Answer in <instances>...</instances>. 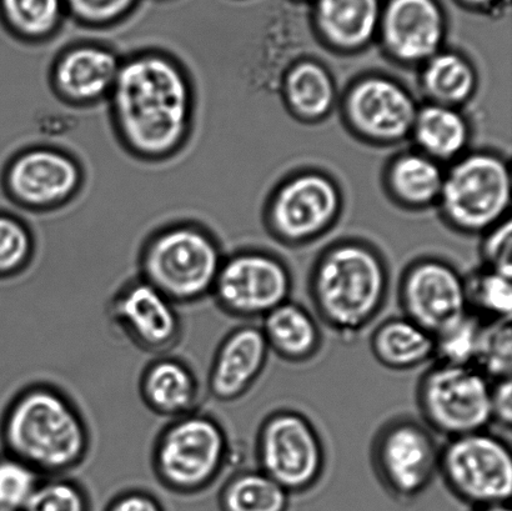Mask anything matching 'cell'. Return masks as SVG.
Segmentation results:
<instances>
[{
  "mask_svg": "<svg viewBox=\"0 0 512 511\" xmlns=\"http://www.w3.org/2000/svg\"><path fill=\"white\" fill-rule=\"evenodd\" d=\"M107 103L114 133L135 159H170L192 137V79L177 58L162 50L143 49L123 57Z\"/></svg>",
  "mask_w": 512,
  "mask_h": 511,
  "instance_id": "6da1fadb",
  "label": "cell"
},
{
  "mask_svg": "<svg viewBox=\"0 0 512 511\" xmlns=\"http://www.w3.org/2000/svg\"><path fill=\"white\" fill-rule=\"evenodd\" d=\"M92 438L77 404L52 384L19 390L0 414V447L40 477H60L87 459Z\"/></svg>",
  "mask_w": 512,
  "mask_h": 511,
  "instance_id": "7a4b0ae2",
  "label": "cell"
},
{
  "mask_svg": "<svg viewBox=\"0 0 512 511\" xmlns=\"http://www.w3.org/2000/svg\"><path fill=\"white\" fill-rule=\"evenodd\" d=\"M389 287L383 255L358 240H345L325 249L309 278L316 315L343 339H354L378 318L388 300Z\"/></svg>",
  "mask_w": 512,
  "mask_h": 511,
  "instance_id": "3957f363",
  "label": "cell"
},
{
  "mask_svg": "<svg viewBox=\"0 0 512 511\" xmlns=\"http://www.w3.org/2000/svg\"><path fill=\"white\" fill-rule=\"evenodd\" d=\"M224 258L218 239L202 225L170 224L144 243L139 277L178 307L195 304L212 295Z\"/></svg>",
  "mask_w": 512,
  "mask_h": 511,
  "instance_id": "277c9868",
  "label": "cell"
},
{
  "mask_svg": "<svg viewBox=\"0 0 512 511\" xmlns=\"http://www.w3.org/2000/svg\"><path fill=\"white\" fill-rule=\"evenodd\" d=\"M230 460L223 425L212 415L195 412L170 420L155 439V478L170 493L195 495L213 487Z\"/></svg>",
  "mask_w": 512,
  "mask_h": 511,
  "instance_id": "5b68a950",
  "label": "cell"
},
{
  "mask_svg": "<svg viewBox=\"0 0 512 511\" xmlns=\"http://www.w3.org/2000/svg\"><path fill=\"white\" fill-rule=\"evenodd\" d=\"M511 174L499 154L475 152L456 159L445 170L438 207L451 227L485 234L508 219Z\"/></svg>",
  "mask_w": 512,
  "mask_h": 511,
  "instance_id": "8992f818",
  "label": "cell"
},
{
  "mask_svg": "<svg viewBox=\"0 0 512 511\" xmlns=\"http://www.w3.org/2000/svg\"><path fill=\"white\" fill-rule=\"evenodd\" d=\"M493 382L473 365L435 362L420 379L418 404L431 432L451 439L491 425Z\"/></svg>",
  "mask_w": 512,
  "mask_h": 511,
  "instance_id": "52a82bcc",
  "label": "cell"
},
{
  "mask_svg": "<svg viewBox=\"0 0 512 511\" xmlns=\"http://www.w3.org/2000/svg\"><path fill=\"white\" fill-rule=\"evenodd\" d=\"M439 474L450 492L470 507L509 504L510 444L488 430L448 439L440 448Z\"/></svg>",
  "mask_w": 512,
  "mask_h": 511,
  "instance_id": "ba28073f",
  "label": "cell"
},
{
  "mask_svg": "<svg viewBox=\"0 0 512 511\" xmlns=\"http://www.w3.org/2000/svg\"><path fill=\"white\" fill-rule=\"evenodd\" d=\"M259 470L291 494L313 489L325 472V448L304 414L280 409L263 420L256 435Z\"/></svg>",
  "mask_w": 512,
  "mask_h": 511,
  "instance_id": "9c48e42d",
  "label": "cell"
},
{
  "mask_svg": "<svg viewBox=\"0 0 512 511\" xmlns=\"http://www.w3.org/2000/svg\"><path fill=\"white\" fill-rule=\"evenodd\" d=\"M293 277L273 254L242 250L225 257L210 297L223 313L238 319H263L290 300Z\"/></svg>",
  "mask_w": 512,
  "mask_h": 511,
  "instance_id": "30bf717a",
  "label": "cell"
},
{
  "mask_svg": "<svg viewBox=\"0 0 512 511\" xmlns=\"http://www.w3.org/2000/svg\"><path fill=\"white\" fill-rule=\"evenodd\" d=\"M440 448L425 424L399 418L380 429L371 458L384 488L408 502L423 494L439 473Z\"/></svg>",
  "mask_w": 512,
  "mask_h": 511,
  "instance_id": "8fae6325",
  "label": "cell"
},
{
  "mask_svg": "<svg viewBox=\"0 0 512 511\" xmlns=\"http://www.w3.org/2000/svg\"><path fill=\"white\" fill-rule=\"evenodd\" d=\"M82 165L65 150L37 145L20 150L3 172V188L19 208L33 213L62 209L82 192Z\"/></svg>",
  "mask_w": 512,
  "mask_h": 511,
  "instance_id": "7c38bea8",
  "label": "cell"
},
{
  "mask_svg": "<svg viewBox=\"0 0 512 511\" xmlns=\"http://www.w3.org/2000/svg\"><path fill=\"white\" fill-rule=\"evenodd\" d=\"M341 209L343 197L338 184L318 170H304L275 189L266 218L281 242L300 245L333 227Z\"/></svg>",
  "mask_w": 512,
  "mask_h": 511,
  "instance_id": "4fadbf2b",
  "label": "cell"
},
{
  "mask_svg": "<svg viewBox=\"0 0 512 511\" xmlns=\"http://www.w3.org/2000/svg\"><path fill=\"white\" fill-rule=\"evenodd\" d=\"M418 104L408 89L393 78L365 75L346 89L343 114L359 138L378 145H393L410 137Z\"/></svg>",
  "mask_w": 512,
  "mask_h": 511,
  "instance_id": "5bb4252c",
  "label": "cell"
},
{
  "mask_svg": "<svg viewBox=\"0 0 512 511\" xmlns=\"http://www.w3.org/2000/svg\"><path fill=\"white\" fill-rule=\"evenodd\" d=\"M399 303L404 317L434 337L470 313L464 275L438 258L415 260L405 269Z\"/></svg>",
  "mask_w": 512,
  "mask_h": 511,
  "instance_id": "9a60e30c",
  "label": "cell"
},
{
  "mask_svg": "<svg viewBox=\"0 0 512 511\" xmlns=\"http://www.w3.org/2000/svg\"><path fill=\"white\" fill-rule=\"evenodd\" d=\"M110 323L142 352L165 355L182 340L178 305L138 277L125 283L110 299Z\"/></svg>",
  "mask_w": 512,
  "mask_h": 511,
  "instance_id": "2e32d148",
  "label": "cell"
},
{
  "mask_svg": "<svg viewBox=\"0 0 512 511\" xmlns=\"http://www.w3.org/2000/svg\"><path fill=\"white\" fill-rule=\"evenodd\" d=\"M378 37L395 62L420 67L444 49L443 9L436 0H389L381 10Z\"/></svg>",
  "mask_w": 512,
  "mask_h": 511,
  "instance_id": "e0dca14e",
  "label": "cell"
},
{
  "mask_svg": "<svg viewBox=\"0 0 512 511\" xmlns=\"http://www.w3.org/2000/svg\"><path fill=\"white\" fill-rule=\"evenodd\" d=\"M123 57L108 45L83 42L62 50L50 69V85L62 102L77 108L107 102Z\"/></svg>",
  "mask_w": 512,
  "mask_h": 511,
  "instance_id": "ac0fdd59",
  "label": "cell"
},
{
  "mask_svg": "<svg viewBox=\"0 0 512 511\" xmlns=\"http://www.w3.org/2000/svg\"><path fill=\"white\" fill-rule=\"evenodd\" d=\"M269 353L258 325L234 328L215 352L209 370V394L219 403H233L243 398L263 374Z\"/></svg>",
  "mask_w": 512,
  "mask_h": 511,
  "instance_id": "d6986e66",
  "label": "cell"
},
{
  "mask_svg": "<svg viewBox=\"0 0 512 511\" xmlns=\"http://www.w3.org/2000/svg\"><path fill=\"white\" fill-rule=\"evenodd\" d=\"M381 10L380 0H316L314 27L335 52H360L378 37Z\"/></svg>",
  "mask_w": 512,
  "mask_h": 511,
  "instance_id": "ffe728a7",
  "label": "cell"
},
{
  "mask_svg": "<svg viewBox=\"0 0 512 511\" xmlns=\"http://www.w3.org/2000/svg\"><path fill=\"white\" fill-rule=\"evenodd\" d=\"M139 393L150 412L173 420L197 410L200 385L187 363L165 354L144 369L139 380Z\"/></svg>",
  "mask_w": 512,
  "mask_h": 511,
  "instance_id": "44dd1931",
  "label": "cell"
},
{
  "mask_svg": "<svg viewBox=\"0 0 512 511\" xmlns=\"http://www.w3.org/2000/svg\"><path fill=\"white\" fill-rule=\"evenodd\" d=\"M261 320L270 352L286 362L305 363L319 353L323 334L318 319L303 305L290 299Z\"/></svg>",
  "mask_w": 512,
  "mask_h": 511,
  "instance_id": "7402d4cb",
  "label": "cell"
},
{
  "mask_svg": "<svg viewBox=\"0 0 512 511\" xmlns=\"http://www.w3.org/2000/svg\"><path fill=\"white\" fill-rule=\"evenodd\" d=\"M444 178L440 163L419 150H411L391 160L385 185L396 203L408 209H425L438 205Z\"/></svg>",
  "mask_w": 512,
  "mask_h": 511,
  "instance_id": "603a6c76",
  "label": "cell"
},
{
  "mask_svg": "<svg viewBox=\"0 0 512 511\" xmlns=\"http://www.w3.org/2000/svg\"><path fill=\"white\" fill-rule=\"evenodd\" d=\"M470 135L468 119L459 108L428 103L419 108L410 137L416 150L441 164L463 157Z\"/></svg>",
  "mask_w": 512,
  "mask_h": 511,
  "instance_id": "cb8c5ba5",
  "label": "cell"
},
{
  "mask_svg": "<svg viewBox=\"0 0 512 511\" xmlns=\"http://www.w3.org/2000/svg\"><path fill=\"white\" fill-rule=\"evenodd\" d=\"M371 352L385 368L406 372L435 360V338L409 318L393 317L375 328Z\"/></svg>",
  "mask_w": 512,
  "mask_h": 511,
  "instance_id": "d4e9b609",
  "label": "cell"
},
{
  "mask_svg": "<svg viewBox=\"0 0 512 511\" xmlns=\"http://www.w3.org/2000/svg\"><path fill=\"white\" fill-rule=\"evenodd\" d=\"M281 93L291 114L308 123L328 117L336 102L335 82L329 70L311 59L299 60L286 70Z\"/></svg>",
  "mask_w": 512,
  "mask_h": 511,
  "instance_id": "484cf974",
  "label": "cell"
},
{
  "mask_svg": "<svg viewBox=\"0 0 512 511\" xmlns=\"http://www.w3.org/2000/svg\"><path fill=\"white\" fill-rule=\"evenodd\" d=\"M420 68V88L429 103L460 109L474 97L478 74L463 54L441 49Z\"/></svg>",
  "mask_w": 512,
  "mask_h": 511,
  "instance_id": "4316f807",
  "label": "cell"
},
{
  "mask_svg": "<svg viewBox=\"0 0 512 511\" xmlns=\"http://www.w3.org/2000/svg\"><path fill=\"white\" fill-rule=\"evenodd\" d=\"M220 511H288L290 494L259 469L240 470L220 490Z\"/></svg>",
  "mask_w": 512,
  "mask_h": 511,
  "instance_id": "83f0119b",
  "label": "cell"
},
{
  "mask_svg": "<svg viewBox=\"0 0 512 511\" xmlns=\"http://www.w3.org/2000/svg\"><path fill=\"white\" fill-rule=\"evenodd\" d=\"M64 0H0V18L15 38L42 43L62 25Z\"/></svg>",
  "mask_w": 512,
  "mask_h": 511,
  "instance_id": "f1b7e54d",
  "label": "cell"
},
{
  "mask_svg": "<svg viewBox=\"0 0 512 511\" xmlns=\"http://www.w3.org/2000/svg\"><path fill=\"white\" fill-rule=\"evenodd\" d=\"M511 279L485 267L470 277H465L470 313L483 322L511 320Z\"/></svg>",
  "mask_w": 512,
  "mask_h": 511,
  "instance_id": "f546056e",
  "label": "cell"
},
{
  "mask_svg": "<svg viewBox=\"0 0 512 511\" xmlns=\"http://www.w3.org/2000/svg\"><path fill=\"white\" fill-rule=\"evenodd\" d=\"M35 240L28 224L0 212V282L22 274L32 264Z\"/></svg>",
  "mask_w": 512,
  "mask_h": 511,
  "instance_id": "4dcf8cb0",
  "label": "cell"
},
{
  "mask_svg": "<svg viewBox=\"0 0 512 511\" xmlns=\"http://www.w3.org/2000/svg\"><path fill=\"white\" fill-rule=\"evenodd\" d=\"M473 365L491 382L511 378V320H496V322L484 323Z\"/></svg>",
  "mask_w": 512,
  "mask_h": 511,
  "instance_id": "1f68e13d",
  "label": "cell"
},
{
  "mask_svg": "<svg viewBox=\"0 0 512 511\" xmlns=\"http://www.w3.org/2000/svg\"><path fill=\"white\" fill-rule=\"evenodd\" d=\"M484 323L475 314L469 313L453 327L435 335L436 362L473 365Z\"/></svg>",
  "mask_w": 512,
  "mask_h": 511,
  "instance_id": "d6a6232c",
  "label": "cell"
},
{
  "mask_svg": "<svg viewBox=\"0 0 512 511\" xmlns=\"http://www.w3.org/2000/svg\"><path fill=\"white\" fill-rule=\"evenodd\" d=\"M22 511H90L85 489L67 475L40 480Z\"/></svg>",
  "mask_w": 512,
  "mask_h": 511,
  "instance_id": "836d02e7",
  "label": "cell"
},
{
  "mask_svg": "<svg viewBox=\"0 0 512 511\" xmlns=\"http://www.w3.org/2000/svg\"><path fill=\"white\" fill-rule=\"evenodd\" d=\"M43 477L0 450V511H22Z\"/></svg>",
  "mask_w": 512,
  "mask_h": 511,
  "instance_id": "e575fe53",
  "label": "cell"
},
{
  "mask_svg": "<svg viewBox=\"0 0 512 511\" xmlns=\"http://www.w3.org/2000/svg\"><path fill=\"white\" fill-rule=\"evenodd\" d=\"M65 9L87 27L104 28L120 22L138 0H64Z\"/></svg>",
  "mask_w": 512,
  "mask_h": 511,
  "instance_id": "d590c367",
  "label": "cell"
},
{
  "mask_svg": "<svg viewBox=\"0 0 512 511\" xmlns=\"http://www.w3.org/2000/svg\"><path fill=\"white\" fill-rule=\"evenodd\" d=\"M485 268L512 278V227L510 218L485 233L483 248Z\"/></svg>",
  "mask_w": 512,
  "mask_h": 511,
  "instance_id": "8d00e7d4",
  "label": "cell"
},
{
  "mask_svg": "<svg viewBox=\"0 0 512 511\" xmlns=\"http://www.w3.org/2000/svg\"><path fill=\"white\" fill-rule=\"evenodd\" d=\"M510 435L512 428L511 378L496 380L491 389V425Z\"/></svg>",
  "mask_w": 512,
  "mask_h": 511,
  "instance_id": "74e56055",
  "label": "cell"
},
{
  "mask_svg": "<svg viewBox=\"0 0 512 511\" xmlns=\"http://www.w3.org/2000/svg\"><path fill=\"white\" fill-rule=\"evenodd\" d=\"M105 511H165L162 503L145 490L132 489L110 500Z\"/></svg>",
  "mask_w": 512,
  "mask_h": 511,
  "instance_id": "f35d334b",
  "label": "cell"
},
{
  "mask_svg": "<svg viewBox=\"0 0 512 511\" xmlns=\"http://www.w3.org/2000/svg\"><path fill=\"white\" fill-rule=\"evenodd\" d=\"M498 2L499 0H463V3L473 8H489Z\"/></svg>",
  "mask_w": 512,
  "mask_h": 511,
  "instance_id": "ab89813d",
  "label": "cell"
},
{
  "mask_svg": "<svg viewBox=\"0 0 512 511\" xmlns=\"http://www.w3.org/2000/svg\"><path fill=\"white\" fill-rule=\"evenodd\" d=\"M473 511H511L509 504L489 505V507L474 508Z\"/></svg>",
  "mask_w": 512,
  "mask_h": 511,
  "instance_id": "60d3db41",
  "label": "cell"
}]
</instances>
